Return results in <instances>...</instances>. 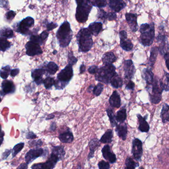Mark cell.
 <instances>
[{"instance_id": "cell-32", "label": "cell", "mask_w": 169, "mask_h": 169, "mask_svg": "<svg viewBox=\"0 0 169 169\" xmlns=\"http://www.w3.org/2000/svg\"><path fill=\"white\" fill-rule=\"evenodd\" d=\"M14 34L12 29L10 27H4L0 29V36L5 37L7 39L12 38L14 37Z\"/></svg>"}, {"instance_id": "cell-18", "label": "cell", "mask_w": 169, "mask_h": 169, "mask_svg": "<svg viewBox=\"0 0 169 169\" xmlns=\"http://www.w3.org/2000/svg\"><path fill=\"white\" fill-rule=\"evenodd\" d=\"M109 6L114 12H119L127 5L123 0H109Z\"/></svg>"}, {"instance_id": "cell-6", "label": "cell", "mask_w": 169, "mask_h": 169, "mask_svg": "<svg viewBox=\"0 0 169 169\" xmlns=\"http://www.w3.org/2000/svg\"><path fill=\"white\" fill-rule=\"evenodd\" d=\"M92 7L90 0H85L81 4L77 5L76 13V20L79 23L85 22L88 20Z\"/></svg>"}, {"instance_id": "cell-24", "label": "cell", "mask_w": 169, "mask_h": 169, "mask_svg": "<svg viewBox=\"0 0 169 169\" xmlns=\"http://www.w3.org/2000/svg\"><path fill=\"white\" fill-rule=\"evenodd\" d=\"M89 148H90V152L88 154V160H89L91 159L94 157V152L96 149L100 146V141L97 138H94L91 140V141L89 143Z\"/></svg>"}, {"instance_id": "cell-8", "label": "cell", "mask_w": 169, "mask_h": 169, "mask_svg": "<svg viewBox=\"0 0 169 169\" xmlns=\"http://www.w3.org/2000/svg\"><path fill=\"white\" fill-rule=\"evenodd\" d=\"M34 25V20L33 18L28 16L21 20L17 25L16 31L21 33L23 35H27L29 34V29L33 27Z\"/></svg>"}, {"instance_id": "cell-55", "label": "cell", "mask_w": 169, "mask_h": 169, "mask_svg": "<svg viewBox=\"0 0 169 169\" xmlns=\"http://www.w3.org/2000/svg\"><path fill=\"white\" fill-rule=\"evenodd\" d=\"M58 27V25L57 24H56V23H51L49 24V25H47V28L48 30H49V31H50V30H52L53 29H54V28H56L57 27Z\"/></svg>"}, {"instance_id": "cell-15", "label": "cell", "mask_w": 169, "mask_h": 169, "mask_svg": "<svg viewBox=\"0 0 169 169\" xmlns=\"http://www.w3.org/2000/svg\"><path fill=\"white\" fill-rule=\"evenodd\" d=\"M125 16L131 30L133 32H136L138 30L137 15L132 13H127Z\"/></svg>"}, {"instance_id": "cell-40", "label": "cell", "mask_w": 169, "mask_h": 169, "mask_svg": "<svg viewBox=\"0 0 169 169\" xmlns=\"http://www.w3.org/2000/svg\"><path fill=\"white\" fill-rule=\"evenodd\" d=\"M11 70V67H10V65L2 67L0 70V76L3 79H7L10 74Z\"/></svg>"}, {"instance_id": "cell-28", "label": "cell", "mask_w": 169, "mask_h": 169, "mask_svg": "<svg viewBox=\"0 0 169 169\" xmlns=\"http://www.w3.org/2000/svg\"><path fill=\"white\" fill-rule=\"evenodd\" d=\"M110 82L113 87L116 89L121 87L123 84V79L117 73L111 78Z\"/></svg>"}, {"instance_id": "cell-61", "label": "cell", "mask_w": 169, "mask_h": 169, "mask_svg": "<svg viewBox=\"0 0 169 169\" xmlns=\"http://www.w3.org/2000/svg\"><path fill=\"white\" fill-rule=\"evenodd\" d=\"M3 140H4V138H0V146H1V145H2V143H3Z\"/></svg>"}, {"instance_id": "cell-36", "label": "cell", "mask_w": 169, "mask_h": 169, "mask_svg": "<svg viewBox=\"0 0 169 169\" xmlns=\"http://www.w3.org/2000/svg\"><path fill=\"white\" fill-rule=\"evenodd\" d=\"M11 47V43L5 37H0V51L5 52Z\"/></svg>"}, {"instance_id": "cell-58", "label": "cell", "mask_w": 169, "mask_h": 169, "mask_svg": "<svg viewBox=\"0 0 169 169\" xmlns=\"http://www.w3.org/2000/svg\"><path fill=\"white\" fill-rule=\"evenodd\" d=\"M36 137V136L35 135L33 132H30L29 134H27V138H29V139H31V138H34Z\"/></svg>"}, {"instance_id": "cell-47", "label": "cell", "mask_w": 169, "mask_h": 169, "mask_svg": "<svg viewBox=\"0 0 169 169\" xmlns=\"http://www.w3.org/2000/svg\"><path fill=\"white\" fill-rule=\"evenodd\" d=\"M98 166L99 169H109L110 168L109 163L104 160L101 161L99 162Z\"/></svg>"}, {"instance_id": "cell-14", "label": "cell", "mask_w": 169, "mask_h": 169, "mask_svg": "<svg viewBox=\"0 0 169 169\" xmlns=\"http://www.w3.org/2000/svg\"><path fill=\"white\" fill-rule=\"evenodd\" d=\"M16 91V87L14 83L10 80H5L3 81L1 84V90L0 94L2 96L8 94L14 93Z\"/></svg>"}, {"instance_id": "cell-48", "label": "cell", "mask_w": 169, "mask_h": 169, "mask_svg": "<svg viewBox=\"0 0 169 169\" xmlns=\"http://www.w3.org/2000/svg\"><path fill=\"white\" fill-rule=\"evenodd\" d=\"M16 15V13L12 11H10L5 14V19L9 22H11L12 19L14 18V16Z\"/></svg>"}, {"instance_id": "cell-56", "label": "cell", "mask_w": 169, "mask_h": 169, "mask_svg": "<svg viewBox=\"0 0 169 169\" xmlns=\"http://www.w3.org/2000/svg\"><path fill=\"white\" fill-rule=\"evenodd\" d=\"M79 71H80V74H83L86 71V66L84 64H82L79 68Z\"/></svg>"}, {"instance_id": "cell-11", "label": "cell", "mask_w": 169, "mask_h": 169, "mask_svg": "<svg viewBox=\"0 0 169 169\" xmlns=\"http://www.w3.org/2000/svg\"><path fill=\"white\" fill-rule=\"evenodd\" d=\"M27 54L29 56L39 55L42 53V50L40 44L30 40L25 45Z\"/></svg>"}, {"instance_id": "cell-20", "label": "cell", "mask_w": 169, "mask_h": 169, "mask_svg": "<svg viewBox=\"0 0 169 169\" xmlns=\"http://www.w3.org/2000/svg\"><path fill=\"white\" fill-rule=\"evenodd\" d=\"M103 25L101 22H94L90 24L87 27L92 35L97 36L102 30Z\"/></svg>"}, {"instance_id": "cell-62", "label": "cell", "mask_w": 169, "mask_h": 169, "mask_svg": "<svg viewBox=\"0 0 169 169\" xmlns=\"http://www.w3.org/2000/svg\"><path fill=\"white\" fill-rule=\"evenodd\" d=\"M57 52L56 51H55L54 52V54H56Z\"/></svg>"}, {"instance_id": "cell-30", "label": "cell", "mask_w": 169, "mask_h": 169, "mask_svg": "<svg viewBox=\"0 0 169 169\" xmlns=\"http://www.w3.org/2000/svg\"><path fill=\"white\" fill-rule=\"evenodd\" d=\"M169 106L167 104H164L161 112V118L163 123H167L169 121Z\"/></svg>"}, {"instance_id": "cell-50", "label": "cell", "mask_w": 169, "mask_h": 169, "mask_svg": "<svg viewBox=\"0 0 169 169\" xmlns=\"http://www.w3.org/2000/svg\"><path fill=\"white\" fill-rule=\"evenodd\" d=\"M99 68L98 66L96 65H92L89 67L88 69V71L89 73L90 74H95L97 73L98 71Z\"/></svg>"}, {"instance_id": "cell-43", "label": "cell", "mask_w": 169, "mask_h": 169, "mask_svg": "<svg viewBox=\"0 0 169 169\" xmlns=\"http://www.w3.org/2000/svg\"><path fill=\"white\" fill-rule=\"evenodd\" d=\"M24 146H25L24 143H20L14 146V147L12 150V158L15 157L16 155H17L21 151V150L23 149Z\"/></svg>"}, {"instance_id": "cell-34", "label": "cell", "mask_w": 169, "mask_h": 169, "mask_svg": "<svg viewBox=\"0 0 169 169\" xmlns=\"http://www.w3.org/2000/svg\"><path fill=\"white\" fill-rule=\"evenodd\" d=\"M127 110L122 109L118 111L117 113L115 119L116 121L119 123H123L127 119Z\"/></svg>"}, {"instance_id": "cell-27", "label": "cell", "mask_w": 169, "mask_h": 169, "mask_svg": "<svg viewBox=\"0 0 169 169\" xmlns=\"http://www.w3.org/2000/svg\"><path fill=\"white\" fill-rule=\"evenodd\" d=\"M117 59V57L115 56L113 52H109L105 53L103 56L102 60L104 65H109L116 62Z\"/></svg>"}, {"instance_id": "cell-44", "label": "cell", "mask_w": 169, "mask_h": 169, "mask_svg": "<svg viewBox=\"0 0 169 169\" xmlns=\"http://www.w3.org/2000/svg\"><path fill=\"white\" fill-rule=\"evenodd\" d=\"M103 88H104L103 85L101 83H98L96 86L94 87L93 89L94 95H95L96 96H99L103 91Z\"/></svg>"}, {"instance_id": "cell-1", "label": "cell", "mask_w": 169, "mask_h": 169, "mask_svg": "<svg viewBox=\"0 0 169 169\" xmlns=\"http://www.w3.org/2000/svg\"><path fill=\"white\" fill-rule=\"evenodd\" d=\"M92 36L87 28L80 29L76 36L79 52L86 53L91 49L93 45Z\"/></svg>"}, {"instance_id": "cell-26", "label": "cell", "mask_w": 169, "mask_h": 169, "mask_svg": "<svg viewBox=\"0 0 169 169\" xmlns=\"http://www.w3.org/2000/svg\"><path fill=\"white\" fill-rule=\"evenodd\" d=\"M120 46L123 50L127 52L132 51L134 48V45L130 40L127 39V37L120 38Z\"/></svg>"}, {"instance_id": "cell-52", "label": "cell", "mask_w": 169, "mask_h": 169, "mask_svg": "<svg viewBox=\"0 0 169 169\" xmlns=\"http://www.w3.org/2000/svg\"><path fill=\"white\" fill-rule=\"evenodd\" d=\"M117 15L114 12H110L107 14V20L109 21H112L116 20Z\"/></svg>"}, {"instance_id": "cell-12", "label": "cell", "mask_w": 169, "mask_h": 169, "mask_svg": "<svg viewBox=\"0 0 169 169\" xmlns=\"http://www.w3.org/2000/svg\"><path fill=\"white\" fill-rule=\"evenodd\" d=\"M44 154V150L41 148L30 149L25 156V160L27 164H30L36 159L42 156Z\"/></svg>"}, {"instance_id": "cell-3", "label": "cell", "mask_w": 169, "mask_h": 169, "mask_svg": "<svg viewBox=\"0 0 169 169\" xmlns=\"http://www.w3.org/2000/svg\"><path fill=\"white\" fill-rule=\"evenodd\" d=\"M139 31L141 33L139 37L140 43L144 47L151 46L155 38V27L154 23H143L140 27Z\"/></svg>"}, {"instance_id": "cell-31", "label": "cell", "mask_w": 169, "mask_h": 169, "mask_svg": "<svg viewBox=\"0 0 169 169\" xmlns=\"http://www.w3.org/2000/svg\"><path fill=\"white\" fill-rule=\"evenodd\" d=\"M45 69L47 74L50 75H54L58 71L59 67L54 62H50L48 63Z\"/></svg>"}, {"instance_id": "cell-57", "label": "cell", "mask_w": 169, "mask_h": 169, "mask_svg": "<svg viewBox=\"0 0 169 169\" xmlns=\"http://www.w3.org/2000/svg\"><path fill=\"white\" fill-rule=\"evenodd\" d=\"M119 36H120V38H124V37H127V32L124 31V30H122L121 31H120Z\"/></svg>"}, {"instance_id": "cell-45", "label": "cell", "mask_w": 169, "mask_h": 169, "mask_svg": "<svg viewBox=\"0 0 169 169\" xmlns=\"http://www.w3.org/2000/svg\"><path fill=\"white\" fill-rule=\"evenodd\" d=\"M78 59L76 58V57L74 56L72 52H70L68 55V61H69V64L71 65H74L77 62H78Z\"/></svg>"}, {"instance_id": "cell-9", "label": "cell", "mask_w": 169, "mask_h": 169, "mask_svg": "<svg viewBox=\"0 0 169 169\" xmlns=\"http://www.w3.org/2000/svg\"><path fill=\"white\" fill-rule=\"evenodd\" d=\"M60 161L58 155L54 152H52L51 155L47 161V162L44 163L34 165L31 167L32 169H52L55 167L57 163Z\"/></svg>"}, {"instance_id": "cell-4", "label": "cell", "mask_w": 169, "mask_h": 169, "mask_svg": "<svg viewBox=\"0 0 169 169\" xmlns=\"http://www.w3.org/2000/svg\"><path fill=\"white\" fill-rule=\"evenodd\" d=\"M73 76L74 71L72 65L69 63L57 75V79L55 80L54 83V85L57 89L62 90L65 88Z\"/></svg>"}, {"instance_id": "cell-46", "label": "cell", "mask_w": 169, "mask_h": 169, "mask_svg": "<svg viewBox=\"0 0 169 169\" xmlns=\"http://www.w3.org/2000/svg\"><path fill=\"white\" fill-rule=\"evenodd\" d=\"M107 14L108 13L105 12L104 10L102 9H99L97 17L98 18L102 20L103 21H105V20H107Z\"/></svg>"}, {"instance_id": "cell-22", "label": "cell", "mask_w": 169, "mask_h": 169, "mask_svg": "<svg viewBox=\"0 0 169 169\" xmlns=\"http://www.w3.org/2000/svg\"><path fill=\"white\" fill-rule=\"evenodd\" d=\"M137 117L139 122V130L142 132H148L149 130L150 127L148 123L146 121V116L143 117L140 114H138Z\"/></svg>"}, {"instance_id": "cell-63", "label": "cell", "mask_w": 169, "mask_h": 169, "mask_svg": "<svg viewBox=\"0 0 169 169\" xmlns=\"http://www.w3.org/2000/svg\"><path fill=\"white\" fill-rule=\"evenodd\" d=\"M1 99L0 98V102H1Z\"/></svg>"}, {"instance_id": "cell-42", "label": "cell", "mask_w": 169, "mask_h": 169, "mask_svg": "<svg viewBox=\"0 0 169 169\" xmlns=\"http://www.w3.org/2000/svg\"><path fill=\"white\" fill-rule=\"evenodd\" d=\"M92 5L99 8L104 7L107 5L106 0H90Z\"/></svg>"}, {"instance_id": "cell-39", "label": "cell", "mask_w": 169, "mask_h": 169, "mask_svg": "<svg viewBox=\"0 0 169 169\" xmlns=\"http://www.w3.org/2000/svg\"><path fill=\"white\" fill-rule=\"evenodd\" d=\"M106 112L109 118L110 121L111 123L112 127H116V125H118L117 123L116 120L115 119V116H114V113L113 112V110L111 108H108L106 110Z\"/></svg>"}, {"instance_id": "cell-41", "label": "cell", "mask_w": 169, "mask_h": 169, "mask_svg": "<svg viewBox=\"0 0 169 169\" xmlns=\"http://www.w3.org/2000/svg\"><path fill=\"white\" fill-rule=\"evenodd\" d=\"M55 83V79L51 77H47L45 79H44L43 82V83L44 84V87L47 89H49L50 88H52L53 87V85H54Z\"/></svg>"}, {"instance_id": "cell-10", "label": "cell", "mask_w": 169, "mask_h": 169, "mask_svg": "<svg viewBox=\"0 0 169 169\" xmlns=\"http://www.w3.org/2000/svg\"><path fill=\"white\" fill-rule=\"evenodd\" d=\"M132 153L136 160L141 161L143 154L142 142L140 139L135 138L133 140Z\"/></svg>"}, {"instance_id": "cell-51", "label": "cell", "mask_w": 169, "mask_h": 169, "mask_svg": "<svg viewBox=\"0 0 169 169\" xmlns=\"http://www.w3.org/2000/svg\"><path fill=\"white\" fill-rule=\"evenodd\" d=\"M134 87H135L134 83L132 82L131 80H129L126 85L125 89H127V90H134Z\"/></svg>"}, {"instance_id": "cell-38", "label": "cell", "mask_w": 169, "mask_h": 169, "mask_svg": "<svg viewBox=\"0 0 169 169\" xmlns=\"http://www.w3.org/2000/svg\"><path fill=\"white\" fill-rule=\"evenodd\" d=\"M125 169H134L139 166V163L136 162L130 157H127L125 162Z\"/></svg>"}, {"instance_id": "cell-60", "label": "cell", "mask_w": 169, "mask_h": 169, "mask_svg": "<svg viewBox=\"0 0 169 169\" xmlns=\"http://www.w3.org/2000/svg\"><path fill=\"white\" fill-rule=\"evenodd\" d=\"M76 1V3L77 5H78L79 4H81L82 2L85 1V0H75Z\"/></svg>"}, {"instance_id": "cell-37", "label": "cell", "mask_w": 169, "mask_h": 169, "mask_svg": "<svg viewBox=\"0 0 169 169\" xmlns=\"http://www.w3.org/2000/svg\"><path fill=\"white\" fill-rule=\"evenodd\" d=\"M52 152L58 155L60 160H63L65 156V151L63 146H54L52 149Z\"/></svg>"}, {"instance_id": "cell-59", "label": "cell", "mask_w": 169, "mask_h": 169, "mask_svg": "<svg viewBox=\"0 0 169 169\" xmlns=\"http://www.w3.org/2000/svg\"><path fill=\"white\" fill-rule=\"evenodd\" d=\"M4 135H5V134H4V132L2 131V127H1V125H0V138H3Z\"/></svg>"}, {"instance_id": "cell-53", "label": "cell", "mask_w": 169, "mask_h": 169, "mask_svg": "<svg viewBox=\"0 0 169 169\" xmlns=\"http://www.w3.org/2000/svg\"><path fill=\"white\" fill-rule=\"evenodd\" d=\"M48 35H49V33L46 31H43L42 32V33L41 34L40 36L41 39L42 41L43 42H44V41L46 40L47 39Z\"/></svg>"}, {"instance_id": "cell-49", "label": "cell", "mask_w": 169, "mask_h": 169, "mask_svg": "<svg viewBox=\"0 0 169 169\" xmlns=\"http://www.w3.org/2000/svg\"><path fill=\"white\" fill-rule=\"evenodd\" d=\"M30 40L37 43L40 45H42L43 43L41 39L40 36L39 35H32L30 37Z\"/></svg>"}, {"instance_id": "cell-17", "label": "cell", "mask_w": 169, "mask_h": 169, "mask_svg": "<svg viewBox=\"0 0 169 169\" xmlns=\"http://www.w3.org/2000/svg\"><path fill=\"white\" fill-rule=\"evenodd\" d=\"M46 73L45 68L35 69L32 71V78L37 85H40L43 83L44 80V79H43V76Z\"/></svg>"}, {"instance_id": "cell-2", "label": "cell", "mask_w": 169, "mask_h": 169, "mask_svg": "<svg viewBox=\"0 0 169 169\" xmlns=\"http://www.w3.org/2000/svg\"><path fill=\"white\" fill-rule=\"evenodd\" d=\"M56 37L61 47L65 48L69 46L72 39V31L68 21L63 22L60 26L57 32Z\"/></svg>"}, {"instance_id": "cell-54", "label": "cell", "mask_w": 169, "mask_h": 169, "mask_svg": "<svg viewBox=\"0 0 169 169\" xmlns=\"http://www.w3.org/2000/svg\"><path fill=\"white\" fill-rule=\"evenodd\" d=\"M20 72V70L18 69H15L12 70L11 71L10 74L12 77H15L16 75H18Z\"/></svg>"}, {"instance_id": "cell-35", "label": "cell", "mask_w": 169, "mask_h": 169, "mask_svg": "<svg viewBox=\"0 0 169 169\" xmlns=\"http://www.w3.org/2000/svg\"><path fill=\"white\" fill-rule=\"evenodd\" d=\"M169 74L165 72L164 78L159 80L160 84L163 90H165L166 91H169Z\"/></svg>"}, {"instance_id": "cell-29", "label": "cell", "mask_w": 169, "mask_h": 169, "mask_svg": "<svg viewBox=\"0 0 169 169\" xmlns=\"http://www.w3.org/2000/svg\"><path fill=\"white\" fill-rule=\"evenodd\" d=\"M113 137V130L111 129H108L105 134L102 136L100 139V142L103 143H111L113 141L112 138Z\"/></svg>"}, {"instance_id": "cell-21", "label": "cell", "mask_w": 169, "mask_h": 169, "mask_svg": "<svg viewBox=\"0 0 169 169\" xmlns=\"http://www.w3.org/2000/svg\"><path fill=\"white\" fill-rule=\"evenodd\" d=\"M110 104L113 107L119 108L121 105V99L118 92L114 91L109 100Z\"/></svg>"}, {"instance_id": "cell-19", "label": "cell", "mask_w": 169, "mask_h": 169, "mask_svg": "<svg viewBox=\"0 0 169 169\" xmlns=\"http://www.w3.org/2000/svg\"><path fill=\"white\" fill-rule=\"evenodd\" d=\"M116 132L119 138H122V140L125 141L127 139V124L123 123H121L119 125H116Z\"/></svg>"}, {"instance_id": "cell-33", "label": "cell", "mask_w": 169, "mask_h": 169, "mask_svg": "<svg viewBox=\"0 0 169 169\" xmlns=\"http://www.w3.org/2000/svg\"><path fill=\"white\" fill-rule=\"evenodd\" d=\"M158 53V48L157 47H152L150 51V55L149 57V65L151 67H153L155 64L157 56Z\"/></svg>"}, {"instance_id": "cell-25", "label": "cell", "mask_w": 169, "mask_h": 169, "mask_svg": "<svg viewBox=\"0 0 169 169\" xmlns=\"http://www.w3.org/2000/svg\"><path fill=\"white\" fill-rule=\"evenodd\" d=\"M142 76L146 81L147 86L152 84L153 81L154 74L151 69L149 68L143 69L142 71Z\"/></svg>"}, {"instance_id": "cell-23", "label": "cell", "mask_w": 169, "mask_h": 169, "mask_svg": "<svg viewBox=\"0 0 169 169\" xmlns=\"http://www.w3.org/2000/svg\"><path fill=\"white\" fill-rule=\"evenodd\" d=\"M59 138L61 141L64 143H70L72 142L74 139L73 134L69 129L65 132L60 134Z\"/></svg>"}, {"instance_id": "cell-7", "label": "cell", "mask_w": 169, "mask_h": 169, "mask_svg": "<svg viewBox=\"0 0 169 169\" xmlns=\"http://www.w3.org/2000/svg\"><path fill=\"white\" fill-rule=\"evenodd\" d=\"M151 85L152 87L151 93L149 94L150 101L154 104H158L161 100L163 89L160 84L159 80L156 77L153 79Z\"/></svg>"}, {"instance_id": "cell-13", "label": "cell", "mask_w": 169, "mask_h": 169, "mask_svg": "<svg viewBox=\"0 0 169 169\" xmlns=\"http://www.w3.org/2000/svg\"><path fill=\"white\" fill-rule=\"evenodd\" d=\"M123 68L125 78L131 80L134 77L136 72V68L132 60H125L123 62Z\"/></svg>"}, {"instance_id": "cell-5", "label": "cell", "mask_w": 169, "mask_h": 169, "mask_svg": "<svg viewBox=\"0 0 169 169\" xmlns=\"http://www.w3.org/2000/svg\"><path fill=\"white\" fill-rule=\"evenodd\" d=\"M116 74V67L113 64L105 65L99 69L97 73L95 74V79L105 84H108Z\"/></svg>"}, {"instance_id": "cell-16", "label": "cell", "mask_w": 169, "mask_h": 169, "mask_svg": "<svg viewBox=\"0 0 169 169\" xmlns=\"http://www.w3.org/2000/svg\"><path fill=\"white\" fill-rule=\"evenodd\" d=\"M103 156L105 159L109 161L111 164H114L116 162V155L111 151L110 147L109 145H106L103 147L101 150Z\"/></svg>"}]
</instances>
